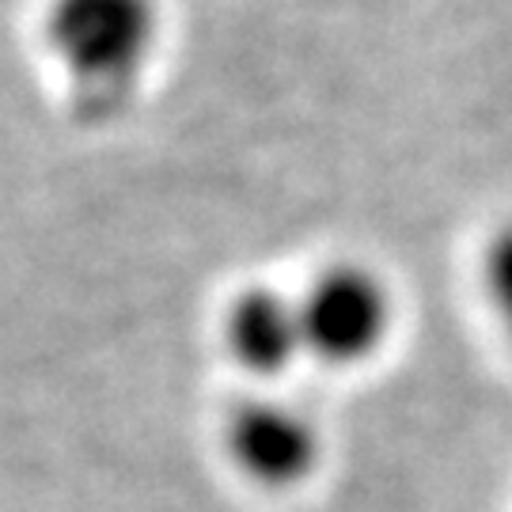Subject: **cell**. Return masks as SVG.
<instances>
[{
    "instance_id": "1",
    "label": "cell",
    "mask_w": 512,
    "mask_h": 512,
    "mask_svg": "<svg viewBox=\"0 0 512 512\" xmlns=\"http://www.w3.org/2000/svg\"><path fill=\"white\" fill-rule=\"evenodd\" d=\"M46 38L84 99H118L156 42V0H54Z\"/></svg>"
},
{
    "instance_id": "2",
    "label": "cell",
    "mask_w": 512,
    "mask_h": 512,
    "mask_svg": "<svg viewBox=\"0 0 512 512\" xmlns=\"http://www.w3.org/2000/svg\"><path fill=\"white\" fill-rule=\"evenodd\" d=\"M304 353L327 365H361L384 346L395 323L391 293L365 266H330L296 300Z\"/></svg>"
},
{
    "instance_id": "3",
    "label": "cell",
    "mask_w": 512,
    "mask_h": 512,
    "mask_svg": "<svg viewBox=\"0 0 512 512\" xmlns=\"http://www.w3.org/2000/svg\"><path fill=\"white\" fill-rule=\"evenodd\" d=\"M228 448L239 471L262 486H296L319 459L311 421L285 403L243 406L228 425Z\"/></svg>"
},
{
    "instance_id": "4",
    "label": "cell",
    "mask_w": 512,
    "mask_h": 512,
    "mask_svg": "<svg viewBox=\"0 0 512 512\" xmlns=\"http://www.w3.org/2000/svg\"><path fill=\"white\" fill-rule=\"evenodd\" d=\"M228 346L255 372H281L296 353H304V330L296 300L274 289H251L228 315Z\"/></svg>"
},
{
    "instance_id": "5",
    "label": "cell",
    "mask_w": 512,
    "mask_h": 512,
    "mask_svg": "<svg viewBox=\"0 0 512 512\" xmlns=\"http://www.w3.org/2000/svg\"><path fill=\"white\" fill-rule=\"evenodd\" d=\"M482 293H486L494 323L501 327L505 342L512 346V220L501 224L494 236L486 239V251H482Z\"/></svg>"
}]
</instances>
